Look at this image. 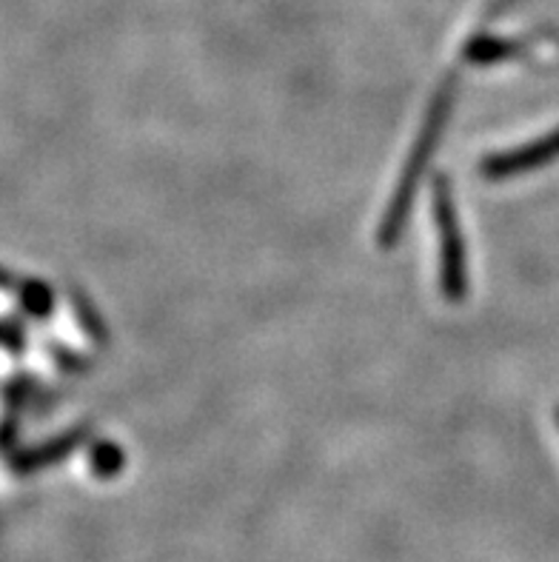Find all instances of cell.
<instances>
[{"label": "cell", "instance_id": "cell-3", "mask_svg": "<svg viewBox=\"0 0 559 562\" xmlns=\"http://www.w3.org/2000/svg\"><path fill=\"white\" fill-rule=\"evenodd\" d=\"M559 157V128H554L551 135L539 137L534 143H525L511 151H500V155L489 157L482 164V175L489 180H505L514 178V175H523V171L539 169V166L551 164Z\"/></svg>", "mask_w": 559, "mask_h": 562}, {"label": "cell", "instance_id": "cell-1", "mask_svg": "<svg viewBox=\"0 0 559 562\" xmlns=\"http://www.w3.org/2000/svg\"><path fill=\"white\" fill-rule=\"evenodd\" d=\"M451 100H454V80H448L443 89L434 98L432 109L425 114L423 132H420L414 149H411L409 164L403 169V178L396 183L394 194H391V203L385 209V217H382L380 226V246L382 249H391L396 243V237L403 235L405 217L411 212V200H414V192H417V183L423 178L425 166L432 160V151L437 149L439 135H443V126H446L448 114H451Z\"/></svg>", "mask_w": 559, "mask_h": 562}, {"label": "cell", "instance_id": "cell-2", "mask_svg": "<svg viewBox=\"0 0 559 562\" xmlns=\"http://www.w3.org/2000/svg\"><path fill=\"white\" fill-rule=\"evenodd\" d=\"M434 228L439 240V292L448 303L468 297V251L448 178L434 180Z\"/></svg>", "mask_w": 559, "mask_h": 562}]
</instances>
